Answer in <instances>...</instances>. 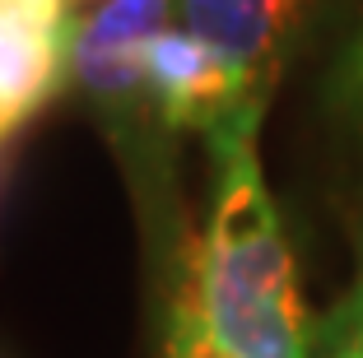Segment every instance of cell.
<instances>
[{
	"label": "cell",
	"mask_w": 363,
	"mask_h": 358,
	"mask_svg": "<svg viewBox=\"0 0 363 358\" xmlns=\"http://www.w3.org/2000/svg\"><path fill=\"white\" fill-rule=\"evenodd\" d=\"M261 121H228L210 130L214 201L186 289L233 358H312L317 326L298 293L275 196L257 154Z\"/></svg>",
	"instance_id": "6da1fadb"
},
{
	"label": "cell",
	"mask_w": 363,
	"mask_h": 358,
	"mask_svg": "<svg viewBox=\"0 0 363 358\" xmlns=\"http://www.w3.org/2000/svg\"><path fill=\"white\" fill-rule=\"evenodd\" d=\"M177 0H103L79 19L70 47V79L94 98L107 116L117 145H135L145 154V126L163 121L150 98V47L163 28H172Z\"/></svg>",
	"instance_id": "7a4b0ae2"
},
{
	"label": "cell",
	"mask_w": 363,
	"mask_h": 358,
	"mask_svg": "<svg viewBox=\"0 0 363 358\" xmlns=\"http://www.w3.org/2000/svg\"><path fill=\"white\" fill-rule=\"evenodd\" d=\"M308 10L312 0H177L182 28H191L224 56L242 103L261 116L284 70V56L308 23Z\"/></svg>",
	"instance_id": "3957f363"
},
{
	"label": "cell",
	"mask_w": 363,
	"mask_h": 358,
	"mask_svg": "<svg viewBox=\"0 0 363 358\" xmlns=\"http://www.w3.org/2000/svg\"><path fill=\"white\" fill-rule=\"evenodd\" d=\"M79 19L70 0H0V145L70 79Z\"/></svg>",
	"instance_id": "277c9868"
},
{
	"label": "cell",
	"mask_w": 363,
	"mask_h": 358,
	"mask_svg": "<svg viewBox=\"0 0 363 358\" xmlns=\"http://www.w3.org/2000/svg\"><path fill=\"white\" fill-rule=\"evenodd\" d=\"M150 98L159 107L168 130H210L228 126V121H261V112L242 103L233 70L210 43H201L191 28H163L150 47Z\"/></svg>",
	"instance_id": "5b68a950"
},
{
	"label": "cell",
	"mask_w": 363,
	"mask_h": 358,
	"mask_svg": "<svg viewBox=\"0 0 363 358\" xmlns=\"http://www.w3.org/2000/svg\"><path fill=\"white\" fill-rule=\"evenodd\" d=\"M321 107L340 135L363 145V10L340 38L331 65L321 74Z\"/></svg>",
	"instance_id": "8992f818"
},
{
	"label": "cell",
	"mask_w": 363,
	"mask_h": 358,
	"mask_svg": "<svg viewBox=\"0 0 363 358\" xmlns=\"http://www.w3.org/2000/svg\"><path fill=\"white\" fill-rule=\"evenodd\" d=\"M317 354L321 358H363V247H359V270L326 326L317 330Z\"/></svg>",
	"instance_id": "52a82bcc"
},
{
	"label": "cell",
	"mask_w": 363,
	"mask_h": 358,
	"mask_svg": "<svg viewBox=\"0 0 363 358\" xmlns=\"http://www.w3.org/2000/svg\"><path fill=\"white\" fill-rule=\"evenodd\" d=\"M168 358H233L224 349V340L210 330L201 303H196L191 289L177 293V307H172V321H168Z\"/></svg>",
	"instance_id": "ba28073f"
},
{
	"label": "cell",
	"mask_w": 363,
	"mask_h": 358,
	"mask_svg": "<svg viewBox=\"0 0 363 358\" xmlns=\"http://www.w3.org/2000/svg\"><path fill=\"white\" fill-rule=\"evenodd\" d=\"M70 5H75V10L84 14V10H94V5H103V0H70Z\"/></svg>",
	"instance_id": "9c48e42d"
}]
</instances>
